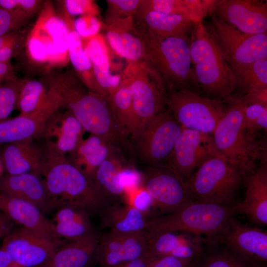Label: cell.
Segmentation results:
<instances>
[{
  "label": "cell",
  "mask_w": 267,
  "mask_h": 267,
  "mask_svg": "<svg viewBox=\"0 0 267 267\" xmlns=\"http://www.w3.org/2000/svg\"><path fill=\"white\" fill-rule=\"evenodd\" d=\"M120 151L100 136L90 134L66 158L92 178L99 166L116 151Z\"/></svg>",
  "instance_id": "f1b7e54d"
},
{
  "label": "cell",
  "mask_w": 267,
  "mask_h": 267,
  "mask_svg": "<svg viewBox=\"0 0 267 267\" xmlns=\"http://www.w3.org/2000/svg\"><path fill=\"white\" fill-rule=\"evenodd\" d=\"M104 37L112 49L128 62L145 60L146 44L134 16L105 25Z\"/></svg>",
  "instance_id": "7402d4cb"
},
{
  "label": "cell",
  "mask_w": 267,
  "mask_h": 267,
  "mask_svg": "<svg viewBox=\"0 0 267 267\" xmlns=\"http://www.w3.org/2000/svg\"><path fill=\"white\" fill-rule=\"evenodd\" d=\"M42 178L54 211L64 206L82 209L90 215H101L111 204L92 178L66 158L44 155Z\"/></svg>",
  "instance_id": "7a4b0ae2"
},
{
  "label": "cell",
  "mask_w": 267,
  "mask_h": 267,
  "mask_svg": "<svg viewBox=\"0 0 267 267\" xmlns=\"http://www.w3.org/2000/svg\"><path fill=\"white\" fill-rule=\"evenodd\" d=\"M144 232L146 257L150 259L172 256L195 260L201 258L204 250L206 239L200 236L183 231Z\"/></svg>",
  "instance_id": "d6986e66"
},
{
  "label": "cell",
  "mask_w": 267,
  "mask_h": 267,
  "mask_svg": "<svg viewBox=\"0 0 267 267\" xmlns=\"http://www.w3.org/2000/svg\"><path fill=\"white\" fill-rule=\"evenodd\" d=\"M119 176L120 182L127 194L128 191H134L141 187V174L132 162L127 161L123 164Z\"/></svg>",
  "instance_id": "bcb514c9"
},
{
  "label": "cell",
  "mask_w": 267,
  "mask_h": 267,
  "mask_svg": "<svg viewBox=\"0 0 267 267\" xmlns=\"http://www.w3.org/2000/svg\"><path fill=\"white\" fill-rule=\"evenodd\" d=\"M130 160L122 152L116 151L103 162L93 174L95 185L111 204L127 199V192L120 182L119 175L123 164Z\"/></svg>",
  "instance_id": "4dcf8cb0"
},
{
  "label": "cell",
  "mask_w": 267,
  "mask_h": 267,
  "mask_svg": "<svg viewBox=\"0 0 267 267\" xmlns=\"http://www.w3.org/2000/svg\"><path fill=\"white\" fill-rule=\"evenodd\" d=\"M266 155L261 159L260 166L244 178L246 186L244 200L235 203L237 214L246 216L253 223L267 225V165Z\"/></svg>",
  "instance_id": "603a6c76"
},
{
  "label": "cell",
  "mask_w": 267,
  "mask_h": 267,
  "mask_svg": "<svg viewBox=\"0 0 267 267\" xmlns=\"http://www.w3.org/2000/svg\"><path fill=\"white\" fill-rule=\"evenodd\" d=\"M105 25L120 19L134 16L139 10L142 0H107Z\"/></svg>",
  "instance_id": "b9f144b4"
},
{
  "label": "cell",
  "mask_w": 267,
  "mask_h": 267,
  "mask_svg": "<svg viewBox=\"0 0 267 267\" xmlns=\"http://www.w3.org/2000/svg\"><path fill=\"white\" fill-rule=\"evenodd\" d=\"M200 259L188 260L172 256L150 259L147 267H199Z\"/></svg>",
  "instance_id": "f907efd6"
},
{
  "label": "cell",
  "mask_w": 267,
  "mask_h": 267,
  "mask_svg": "<svg viewBox=\"0 0 267 267\" xmlns=\"http://www.w3.org/2000/svg\"><path fill=\"white\" fill-rule=\"evenodd\" d=\"M139 10L179 15L194 23L205 17L200 0H142Z\"/></svg>",
  "instance_id": "d590c367"
},
{
  "label": "cell",
  "mask_w": 267,
  "mask_h": 267,
  "mask_svg": "<svg viewBox=\"0 0 267 267\" xmlns=\"http://www.w3.org/2000/svg\"><path fill=\"white\" fill-rule=\"evenodd\" d=\"M212 243L223 245L258 267H267L266 230L241 222L235 216Z\"/></svg>",
  "instance_id": "9a60e30c"
},
{
  "label": "cell",
  "mask_w": 267,
  "mask_h": 267,
  "mask_svg": "<svg viewBox=\"0 0 267 267\" xmlns=\"http://www.w3.org/2000/svg\"><path fill=\"white\" fill-rule=\"evenodd\" d=\"M234 87L242 95L267 87V59L256 61L232 71Z\"/></svg>",
  "instance_id": "f35d334b"
},
{
  "label": "cell",
  "mask_w": 267,
  "mask_h": 267,
  "mask_svg": "<svg viewBox=\"0 0 267 267\" xmlns=\"http://www.w3.org/2000/svg\"><path fill=\"white\" fill-rule=\"evenodd\" d=\"M4 172V167L1 160L0 156V178L3 176V173Z\"/></svg>",
  "instance_id": "6f0895ef"
},
{
  "label": "cell",
  "mask_w": 267,
  "mask_h": 267,
  "mask_svg": "<svg viewBox=\"0 0 267 267\" xmlns=\"http://www.w3.org/2000/svg\"><path fill=\"white\" fill-rule=\"evenodd\" d=\"M241 97L246 105L257 104L267 107V87L254 90Z\"/></svg>",
  "instance_id": "816d5d0a"
},
{
  "label": "cell",
  "mask_w": 267,
  "mask_h": 267,
  "mask_svg": "<svg viewBox=\"0 0 267 267\" xmlns=\"http://www.w3.org/2000/svg\"><path fill=\"white\" fill-rule=\"evenodd\" d=\"M45 120L26 116L0 121V145L28 139H38Z\"/></svg>",
  "instance_id": "e575fe53"
},
{
  "label": "cell",
  "mask_w": 267,
  "mask_h": 267,
  "mask_svg": "<svg viewBox=\"0 0 267 267\" xmlns=\"http://www.w3.org/2000/svg\"><path fill=\"white\" fill-rule=\"evenodd\" d=\"M199 267H258L226 247L205 241Z\"/></svg>",
  "instance_id": "74e56055"
},
{
  "label": "cell",
  "mask_w": 267,
  "mask_h": 267,
  "mask_svg": "<svg viewBox=\"0 0 267 267\" xmlns=\"http://www.w3.org/2000/svg\"><path fill=\"white\" fill-rule=\"evenodd\" d=\"M64 21H73L72 18L76 16L93 15L96 16L98 9L92 0H66L61 1Z\"/></svg>",
  "instance_id": "ee69618b"
},
{
  "label": "cell",
  "mask_w": 267,
  "mask_h": 267,
  "mask_svg": "<svg viewBox=\"0 0 267 267\" xmlns=\"http://www.w3.org/2000/svg\"><path fill=\"white\" fill-rule=\"evenodd\" d=\"M0 212L24 229L59 246L64 243L57 235L52 221L30 202L0 192Z\"/></svg>",
  "instance_id": "44dd1931"
},
{
  "label": "cell",
  "mask_w": 267,
  "mask_h": 267,
  "mask_svg": "<svg viewBox=\"0 0 267 267\" xmlns=\"http://www.w3.org/2000/svg\"><path fill=\"white\" fill-rule=\"evenodd\" d=\"M244 177L240 170L224 158L208 159L184 182L194 201L233 204Z\"/></svg>",
  "instance_id": "ba28073f"
},
{
  "label": "cell",
  "mask_w": 267,
  "mask_h": 267,
  "mask_svg": "<svg viewBox=\"0 0 267 267\" xmlns=\"http://www.w3.org/2000/svg\"><path fill=\"white\" fill-rule=\"evenodd\" d=\"M138 169L142 176L141 187L150 195L160 215L178 211L194 201L184 182L169 169L154 166Z\"/></svg>",
  "instance_id": "7c38bea8"
},
{
  "label": "cell",
  "mask_w": 267,
  "mask_h": 267,
  "mask_svg": "<svg viewBox=\"0 0 267 267\" xmlns=\"http://www.w3.org/2000/svg\"><path fill=\"white\" fill-rule=\"evenodd\" d=\"M28 35L21 29L0 36V62H10L26 47Z\"/></svg>",
  "instance_id": "ab89813d"
},
{
  "label": "cell",
  "mask_w": 267,
  "mask_h": 267,
  "mask_svg": "<svg viewBox=\"0 0 267 267\" xmlns=\"http://www.w3.org/2000/svg\"><path fill=\"white\" fill-rule=\"evenodd\" d=\"M146 251L144 230L109 231L99 237L94 258L98 267H111L145 257Z\"/></svg>",
  "instance_id": "ac0fdd59"
},
{
  "label": "cell",
  "mask_w": 267,
  "mask_h": 267,
  "mask_svg": "<svg viewBox=\"0 0 267 267\" xmlns=\"http://www.w3.org/2000/svg\"><path fill=\"white\" fill-rule=\"evenodd\" d=\"M84 48L92 65L97 93L107 99L119 85L121 75L111 71L105 39L98 34L89 38Z\"/></svg>",
  "instance_id": "4316f807"
},
{
  "label": "cell",
  "mask_w": 267,
  "mask_h": 267,
  "mask_svg": "<svg viewBox=\"0 0 267 267\" xmlns=\"http://www.w3.org/2000/svg\"><path fill=\"white\" fill-rule=\"evenodd\" d=\"M13 228V222L0 212V239L4 238Z\"/></svg>",
  "instance_id": "db71d44e"
},
{
  "label": "cell",
  "mask_w": 267,
  "mask_h": 267,
  "mask_svg": "<svg viewBox=\"0 0 267 267\" xmlns=\"http://www.w3.org/2000/svg\"><path fill=\"white\" fill-rule=\"evenodd\" d=\"M227 101L230 105L212 136L221 155L245 178L255 171L257 161L266 155L265 146L244 125L243 111L246 104L241 96H232Z\"/></svg>",
  "instance_id": "277c9868"
},
{
  "label": "cell",
  "mask_w": 267,
  "mask_h": 267,
  "mask_svg": "<svg viewBox=\"0 0 267 267\" xmlns=\"http://www.w3.org/2000/svg\"><path fill=\"white\" fill-rule=\"evenodd\" d=\"M31 17L21 11L0 7V36L20 30Z\"/></svg>",
  "instance_id": "f6af8a7d"
},
{
  "label": "cell",
  "mask_w": 267,
  "mask_h": 267,
  "mask_svg": "<svg viewBox=\"0 0 267 267\" xmlns=\"http://www.w3.org/2000/svg\"><path fill=\"white\" fill-rule=\"evenodd\" d=\"M236 215L235 203L224 205L194 201L176 212L148 219L144 231H183L211 241L222 233Z\"/></svg>",
  "instance_id": "5b68a950"
},
{
  "label": "cell",
  "mask_w": 267,
  "mask_h": 267,
  "mask_svg": "<svg viewBox=\"0 0 267 267\" xmlns=\"http://www.w3.org/2000/svg\"><path fill=\"white\" fill-rule=\"evenodd\" d=\"M44 3L40 0H0V7L21 11L32 16L41 10Z\"/></svg>",
  "instance_id": "681fc988"
},
{
  "label": "cell",
  "mask_w": 267,
  "mask_h": 267,
  "mask_svg": "<svg viewBox=\"0 0 267 267\" xmlns=\"http://www.w3.org/2000/svg\"><path fill=\"white\" fill-rule=\"evenodd\" d=\"M212 13L243 33H267V2L254 0H215Z\"/></svg>",
  "instance_id": "e0dca14e"
},
{
  "label": "cell",
  "mask_w": 267,
  "mask_h": 267,
  "mask_svg": "<svg viewBox=\"0 0 267 267\" xmlns=\"http://www.w3.org/2000/svg\"><path fill=\"white\" fill-rule=\"evenodd\" d=\"M165 103L183 128L210 134L226 109L222 101L188 89L167 92Z\"/></svg>",
  "instance_id": "30bf717a"
},
{
  "label": "cell",
  "mask_w": 267,
  "mask_h": 267,
  "mask_svg": "<svg viewBox=\"0 0 267 267\" xmlns=\"http://www.w3.org/2000/svg\"><path fill=\"white\" fill-rule=\"evenodd\" d=\"M101 225L109 231L132 233L144 231L147 219L131 205L117 202L109 205L100 215Z\"/></svg>",
  "instance_id": "d6a6232c"
},
{
  "label": "cell",
  "mask_w": 267,
  "mask_h": 267,
  "mask_svg": "<svg viewBox=\"0 0 267 267\" xmlns=\"http://www.w3.org/2000/svg\"><path fill=\"white\" fill-rule=\"evenodd\" d=\"M183 128L166 107L129 138V153L139 167L164 166Z\"/></svg>",
  "instance_id": "52a82bcc"
},
{
  "label": "cell",
  "mask_w": 267,
  "mask_h": 267,
  "mask_svg": "<svg viewBox=\"0 0 267 267\" xmlns=\"http://www.w3.org/2000/svg\"><path fill=\"white\" fill-rule=\"evenodd\" d=\"M86 130L73 113L60 107L45 120L38 139L45 155L66 158L82 141Z\"/></svg>",
  "instance_id": "5bb4252c"
},
{
  "label": "cell",
  "mask_w": 267,
  "mask_h": 267,
  "mask_svg": "<svg viewBox=\"0 0 267 267\" xmlns=\"http://www.w3.org/2000/svg\"><path fill=\"white\" fill-rule=\"evenodd\" d=\"M107 100L117 124L129 139L134 126L132 93L129 82L123 73L119 85Z\"/></svg>",
  "instance_id": "836d02e7"
},
{
  "label": "cell",
  "mask_w": 267,
  "mask_h": 267,
  "mask_svg": "<svg viewBox=\"0 0 267 267\" xmlns=\"http://www.w3.org/2000/svg\"><path fill=\"white\" fill-rule=\"evenodd\" d=\"M123 74L132 93L134 126L131 137L166 107L167 91L159 75L146 60L128 62Z\"/></svg>",
  "instance_id": "9c48e42d"
},
{
  "label": "cell",
  "mask_w": 267,
  "mask_h": 267,
  "mask_svg": "<svg viewBox=\"0 0 267 267\" xmlns=\"http://www.w3.org/2000/svg\"><path fill=\"white\" fill-rule=\"evenodd\" d=\"M14 69L10 62H0V86L15 76Z\"/></svg>",
  "instance_id": "f5cc1de1"
},
{
  "label": "cell",
  "mask_w": 267,
  "mask_h": 267,
  "mask_svg": "<svg viewBox=\"0 0 267 267\" xmlns=\"http://www.w3.org/2000/svg\"><path fill=\"white\" fill-rule=\"evenodd\" d=\"M150 258L144 257L139 259L111 267H147Z\"/></svg>",
  "instance_id": "11a10c76"
},
{
  "label": "cell",
  "mask_w": 267,
  "mask_h": 267,
  "mask_svg": "<svg viewBox=\"0 0 267 267\" xmlns=\"http://www.w3.org/2000/svg\"><path fill=\"white\" fill-rule=\"evenodd\" d=\"M143 33L163 37H181L189 40L196 23L181 15L138 10L134 15Z\"/></svg>",
  "instance_id": "83f0119b"
},
{
  "label": "cell",
  "mask_w": 267,
  "mask_h": 267,
  "mask_svg": "<svg viewBox=\"0 0 267 267\" xmlns=\"http://www.w3.org/2000/svg\"><path fill=\"white\" fill-rule=\"evenodd\" d=\"M50 88L60 107L70 111L86 132L115 147L126 144L128 138L117 124L107 99L90 91L74 72L54 76Z\"/></svg>",
  "instance_id": "6da1fadb"
},
{
  "label": "cell",
  "mask_w": 267,
  "mask_h": 267,
  "mask_svg": "<svg viewBox=\"0 0 267 267\" xmlns=\"http://www.w3.org/2000/svg\"><path fill=\"white\" fill-rule=\"evenodd\" d=\"M34 140L28 139L2 145L0 156L6 174H33L42 177L45 156L42 147Z\"/></svg>",
  "instance_id": "cb8c5ba5"
},
{
  "label": "cell",
  "mask_w": 267,
  "mask_h": 267,
  "mask_svg": "<svg viewBox=\"0 0 267 267\" xmlns=\"http://www.w3.org/2000/svg\"><path fill=\"white\" fill-rule=\"evenodd\" d=\"M134 191L129 204L141 212L147 220L153 217L154 213L156 211L150 195L142 187Z\"/></svg>",
  "instance_id": "c3c4849f"
},
{
  "label": "cell",
  "mask_w": 267,
  "mask_h": 267,
  "mask_svg": "<svg viewBox=\"0 0 267 267\" xmlns=\"http://www.w3.org/2000/svg\"><path fill=\"white\" fill-rule=\"evenodd\" d=\"M189 41L197 89L206 97L228 101L235 89L233 73L202 20L195 24Z\"/></svg>",
  "instance_id": "3957f363"
},
{
  "label": "cell",
  "mask_w": 267,
  "mask_h": 267,
  "mask_svg": "<svg viewBox=\"0 0 267 267\" xmlns=\"http://www.w3.org/2000/svg\"><path fill=\"white\" fill-rule=\"evenodd\" d=\"M213 157L223 158L212 134L183 128L164 167L185 182L201 164Z\"/></svg>",
  "instance_id": "4fadbf2b"
},
{
  "label": "cell",
  "mask_w": 267,
  "mask_h": 267,
  "mask_svg": "<svg viewBox=\"0 0 267 267\" xmlns=\"http://www.w3.org/2000/svg\"><path fill=\"white\" fill-rule=\"evenodd\" d=\"M90 216L82 209L64 206L55 210L52 222L60 239L72 241L95 233Z\"/></svg>",
  "instance_id": "1f68e13d"
},
{
  "label": "cell",
  "mask_w": 267,
  "mask_h": 267,
  "mask_svg": "<svg viewBox=\"0 0 267 267\" xmlns=\"http://www.w3.org/2000/svg\"><path fill=\"white\" fill-rule=\"evenodd\" d=\"M59 247L21 227L12 229L3 238L2 248L17 267H40Z\"/></svg>",
  "instance_id": "2e32d148"
},
{
  "label": "cell",
  "mask_w": 267,
  "mask_h": 267,
  "mask_svg": "<svg viewBox=\"0 0 267 267\" xmlns=\"http://www.w3.org/2000/svg\"><path fill=\"white\" fill-rule=\"evenodd\" d=\"M101 23L96 16L85 15L73 21V29L81 38H91L98 34Z\"/></svg>",
  "instance_id": "7dc6e473"
},
{
  "label": "cell",
  "mask_w": 267,
  "mask_h": 267,
  "mask_svg": "<svg viewBox=\"0 0 267 267\" xmlns=\"http://www.w3.org/2000/svg\"><path fill=\"white\" fill-rule=\"evenodd\" d=\"M42 10L41 13L45 21L44 22L39 17L36 25L45 34L42 33L40 34L33 30L32 32L45 38L47 41L40 46L29 51V56L37 62H47L53 65L66 63L69 59V29L64 20L55 15L54 10L51 14L52 11L50 10L51 8L49 14H48V18H46L43 8Z\"/></svg>",
  "instance_id": "ffe728a7"
},
{
  "label": "cell",
  "mask_w": 267,
  "mask_h": 267,
  "mask_svg": "<svg viewBox=\"0 0 267 267\" xmlns=\"http://www.w3.org/2000/svg\"><path fill=\"white\" fill-rule=\"evenodd\" d=\"M99 239V237L95 233L66 242L40 267H86L94 258Z\"/></svg>",
  "instance_id": "f546056e"
},
{
  "label": "cell",
  "mask_w": 267,
  "mask_h": 267,
  "mask_svg": "<svg viewBox=\"0 0 267 267\" xmlns=\"http://www.w3.org/2000/svg\"><path fill=\"white\" fill-rule=\"evenodd\" d=\"M0 267H17L12 262L8 254L0 248Z\"/></svg>",
  "instance_id": "9f6ffc18"
},
{
  "label": "cell",
  "mask_w": 267,
  "mask_h": 267,
  "mask_svg": "<svg viewBox=\"0 0 267 267\" xmlns=\"http://www.w3.org/2000/svg\"><path fill=\"white\" fill-rule=\"evenodd\" d=\"M59 107L49 91L48 79H24L16 105L20 115L45 120Z\"/></svg>",
  "instance_id": "484cf974"
},
{
  "label": "cell",
  "mask_w": 267,
  "mask_h": 267,
  "mask_svg": "<svg viewBox=\"0 0 267 267\" xmlns=\"http://www.w3.org/2000/svg\"><path fill=\"white\" fill-rule=\"evenodd\" d=\"M68 28L69 59L81 81L90 91L94 92L96 86L92 65L84 50L82 38L73 28Z\"/></svg>",
  "instance_id": "8d00e7d4"
},
{
  "label": "cell",
  "mask_w": 267,
  "mask_h": 267,
  "mask_svg": "<svg viewBox=\"0 0 267 267\" xmlns=\"http://www.w3.org/2000/svg\"><path fill=\"white\" fill-rule=\"evenodd\" d=\"M24 79L15 76L0 86V121L8 118L12 112L16 109Z\"/></svg>",
  "instance_id": "60d3db41"
},
{
  "label": "cell",
  "mask_w": 267,
  "mask_h": 267,
  "mask_svg": "<svg viewBox=\"0 0 267 267\" xmlns=\"http://www.w3.org/2000/svg\"><path fill=\"white\" fill-rule=\"evenodd\" d=\"M243 123L251 132L267 128V107L253 104L245 105L243 111Z\"/></svg>",
  "instance_id": "7bdbcfd3"
},
{
  "label": "cell",
  "mask_w": 267,
  "mask_h": 267,
  "mask_svg": "<svg viewBox=\"0 0 267 267\" xmlns=\"http://www.w3.org/2000/svg\"><path fill=\"white\" fill-rule=\"evenodd\" d=\"M141 32L147 47L145 60L159 75L167 93L184 89L197 91L189 39Z\"/></svg>",
  "instance_id": "8992f818"
},
{
  "label": "cell",
  "mask_w": 267,
  "mask_h": 267,
  "mask_svg": "<svg viewBox=\"0 0 267 267\" xmlns=\"http://www.w3.org/2000/svg\"><path fill=\"white\" fill-rule=\"evenodd\" d=\"M0 192L30 202L44 214L54 211L43 178L35 174L3 175L0 178Z\"/></svg>",
  "instance_id": "d4e9b609"
},
{
  "label": "cell",
  "mask_w": 267,
  "mask_h": 267,
  "mask_svg": "<svg viewBox=\"0 0 267 267\" xmlns=\"http://www.w3.org/2000/svg\"><path fill=\"white\" fill-rule=\"evenodd\" d=\"M207 29L232 71L267 59V33H243L213 13Z\"/></svg>",
  "instance_id": "8fae6325"
}]
</instances>
